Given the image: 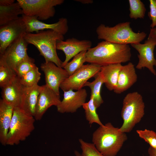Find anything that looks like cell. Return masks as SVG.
Wrapping results in <instances>:
<instances>
[{"mask_svg":"<svg viewBox=\"0 0 156 156\" xmlns=\"http://www.w3.org/2000/svg\"><path fill=\"white\" fill-rule=\"evenodd\" d=\"M95 79L91 82L87 81L84 86H88L91 90L90 97L93 98L94 102L97 108L103 103L101 94L102 86L104 83L103 79L100 71L95 77Z\"/></svg>","mask_w":156,"mask_h":156,"instance_id":"603a6c76","label":"cell"},{"mask_svg":"<svg viewBox=\"0 0 156 156\" xmlns=\"http://www.w3.org/2000/svg\"><path fill=\"white\" fill-rule=\"evenodd\" d=\"M35 120L34 116L26 114L20 108H14L6 145H18L25 141L34 130Z\"/></svg>","mask_w":156,"mask_h":156,"instance_id":"8992f818","label":"cell"},{"mask_svg":"<svg viewBox=\"0 0 156 156\" xmlns=\"http://www.w3.org/2000/svg\"><path fill=\"white\" fill-rule=\"evenodd\" d=\"M42 86L36 84L32 86H23L20 108L24 112L34 116L38 96Z\"/></svg>","mask_w":156,"mask_h":156,"instance_id":"e0dca14e","label":"cell"},{"mask_svg":"<svg viewBox=\"0 0 156 156\" xmlns=\"http://www.w3.org/2000/svg\"><path fill=\"white\" fill-rule=\"evenodd\" d=\"M75 1L83 4H92L93 3V1L92 0H75Z\"/></svg>","mask_w":156,"mask_h":156,"instance_id":"d590c367","label":"cell"},{"mask_svg":"<svg viewBox=\"0 0 156 156\" xmlns=\"http://www.w3.org/2000/svg\"><path fill=\"white\" fill-rule=\"evenodd\" d=\"M23 85L17 77L3 88L2 99L14 108L20 107Z\"/></svg>","mask_w":156,"mask_h":156,"instance_id":"d6986e66","label":"cell"},{"mask_svg":"<svg viewBox=\"0 0 156 156\" xmlns=\"http://www.w3.org/2000/svg\"><path fill=\"white\" fill-rule=\"evenodd\" d=\"M131 56L128 44H121L103 41L86 52V62L101 67L124 63L129 61Z\"/></svg>","mask_w":156,"mask_h":156,"instance_id":"6da1fadb","label":"cell"},{"mask_svg":"<svg viewBox=\"0 0 156 156\" xmlns=\"http://www.w3.org/2000/svg\"><path fill=\"white\" fill-rule=\"evenodd\" d=\"M21 8L16 2L7 6H0V26L12 21L23 15Z\"/></svg>","mask_w":156,"mask_h":156,"instance_id":"7402d4cb","label":"cell"},{"mask_svg":"<svg viewBox=\"0 0 156 156\" xmlns=\"http://www.w3.org/2000/svg\"><path fill=\"white\" fill-rule=\"evenodd\" d=\"M74 153L75 156H82L81 154L77 151L76 150L75 151Z\"/></svg>","mask_w":156,"mask_h":156,"instance_id":"8d00e7d4","label":"cell"},{"mask_svg":"<svg viewBox=\"0 0 156 156\" xmlns=\"http://www.w3.org/2000/svg\"><path fill=\"white\" fill-rule=\"evenodd\" d=\"M149 2L150 11L148 16L152 21L150 27L156 28V0H149Z\"/></svg>","mask_w":156,"mask_h":156,"instance_id":"1f68e13d","label":"cell"},{"mask_svg":"<svg viewBox=\"0 0 156 156\" xmlns=\"http://www.w3.org/2000/svg\"><path fill=\"white\" fill-rule=\"evenodd\" d=\"M14 108L5 102L0 100V142L6 145L7 135L13 115Z\"/></svg>","mask_w":156,"mask_h":156,"instance_id":"ffe728a7","label":"cell"},{"mask_svg":"<svg viewBox=\"0 0 156 156\" xmlns=\"http://www.w3.org/2000/svg\"><path fill=\"white\" fill-rule=\"evenodd\" d=\"M136 132L139 137L148 143L150 146L156 150V132L146 129L138 130Z\"/></svg>","mask_w":156,"mask_h":156,"instance_id":"4dcf8cb0","label":"cell"},{"mask_svg":"<svg viewBox=\"0 0 156 156\" xmlns=\"http://www.w3.org/2000/svg\"><path fill=\"white\" fill-rule=\"evenodd\" d=\"M41 75L38 68L36 66L19 78L23 86L30 87L38 84Z\"/></svg>","mask_w":156,"mask_h":156,"instance_id":"4316f807","label":"cell"},{"mask_svg":"<svg viewBox=\"0 0 156 156\" xmlns=\"http://www.w3.org/2000/svg\"><path fill=\"white\" fill-rule=\"evenodd\" d=\"M23 35L11 44L0 55V64L5 65L14 71L18 63L29 57L27 52L28 44Z\"/></svg>","mask_w":156,"mask_h":156,"instance_id":"9c48e42d","label":"cell"},{"mask_svg":"<svg viewBox=\"0 0 156 156\" xmlns=\"http://www.w3.org/2000/svg\"><path fill=\"white\" fill-rule=\"evenodd\" d=\"M101 68L99 66L90 63L83 65L66 79L61 84L60 88L64 92L81 89L89 79L96 76Z\"/></svg>","mask_w":156,"mask_h":156,"instance_id":"ba28073f","label":"cell"},{"mask_svg":"<svg viewBox=\"0 0 156 156\" xmlns=\"http://www.w3.org/2000/svg\"><path fill=\"white\" fill-rule=\"evenodd\" d=\"M148 38H151L156 39V28H151Z\"/></svg>","mask_w":156,"mask_h":156,"instance_id":"836d02e7","label":"cell"},{"mask_svg":"<svg viewBox=\"0 0 156 156\" xmlns=\"http://www.w3.org/2000/svg\"><path fill=\"white\" fill-rule=\"evenodd\" d=\"M129 2L130 18H143L146 10L144 3L140 0H129Z\"/></svg>","mask_w":156,"mask_h":156,"instance_id":"484cf974","label":"cell"},{"mask_svg":"<svg viewBox=\"0 0 156 156\" xmlns=\"http://www.w3.org/2000/svg\"><path fill=\"white\" fill-rule=\"evenodd\" d=\"M126 133L110 122L99 127L93 132L92 142L98 151L105 156H116L127 140Z\"/></svg>","mask_w":156,"mask_h":156,"instance_id":"7a4b0ae2","label":"cell"},{"mask_svg":"<svg viewBox=\"0 0 156 156\" xmlns=\"http://www.w3.org/2000/svg\"><path fill=\"white\" fill-rule=\"evenodd\" d=\"M21 17L26 25L27 33H32L34 31L37 32L44 30H52L64 35L68 30V21L65 18H59L55 23L47 24L39 20L35 16L23 15Z\"/></svg>","mask_w":156,"mask_h":156,"instance_id":"7c38bea8","label":"cell"},{"mask_svg":"<svg viewBox=\"0 0 156 156\" xmlns=\"http://www.w3.org/2000/svg\"><path fill=\"white\" fill-rule=\"evenodd\" d=\"M92 46V42L90 40H79L74 38H68L65 41H58L57 49L62 51L65 55L62 68H63L72 58L81 52L87 51L91 48Z\"/></svg>","mask_w":156,"mask_h":156,"instance_id":"9a60e30c","label":"cell"},{"mask_svg":"<svg viewBox=\"0 0 156 156\" xmlns=\"http://www.w3.org/2000/svg\"><path fill=\"white\" fill-rule=\"evenodd\" d=\"M122 65L121 64L109 65L102 66L100 71L104 83L110 91L116 88L120 72Z\"/></svg>","mask_w":156,"mask_h":156,"instance_id":"44dd1931","label":"cell"},{"mask_svg":"<svg viewBox=\"0 0 156 156\" xmlns=\"http://www.w3.org/2000/svg\"><path fill=\"white\" fill-rule=\"evenodd\" d=\"M87 51L81 52L75 56L73 60L68 62L64 67L69 76L81 67L86 62Z\"/></svg>","mask_w":156,"mask_h":156,"instance_id":"d4e9b609","label":"cell"},{"mask_svg":"<svg viewBox=\"0 0 156 156\" xmlns=\"http://www.w3.org/2000/svg\"><path fill=\"white\" fill-rule=\"evenodd\" d=\"M81 149L82 156H105L97 149L93 143L86 142L81 139H79Z\"/></svg>","mask_w":156,"mask_h":156,"instance_id":"f546056e","label":"cell"},{"mask_svg":"<svg viewBox=\"0 0 156 156\" xmlns=\"http://www.w3.org/2000/svg\"><path fill=\"white\" fill-rule=\"evenodd\" d=\"M145 107L140 94L137 92L128 93L123 100L121 116L123 122L119 131L126 133L130 132L143 117Z\"/></svg>","mask_w":156,"mask_h":156,"instance_id":"5b68a950","label":"cell"},{"mask_svg":"<svg viewBox=\"0 0 156 156\" xmlns=\"http://www.w3.org/2000/svg\"><path fill=\"white\" fill-rule=\"evenodd\" d=\"M35 108L34 117L36 120H41L47 109L51 106H57L60 103V96L46 84L42 86Z\"/></svg>","mask_w":156,"mask_h":156,"instance_id":"2e32d148","label":"cell"},{"mask_svg":"<svg viewBox=\"0 0 156 156\" xmlns=\"http://www.w3.org/2000/svg\"><path fill=\"white\" fill-rule=\"evenodd\" d=\"M82 106L84 110L86 119L90 125H91L94 123L99 126L103 125L100 120L96 112L97 108L94 105L93 97H90L88 101L84 103Z\"/></svg>","mask_w":156,"mask_h":156,"instance_id":"cb8c5ba5","label":"cell"},{"mask_svg":"<svg viewBox=\"0 0 156 156\" xmlns=\"http://www.w3.org/2000/svg\"><path fill=\"white\" fill-rule=\"evenodd\" d=\"M134 65L131 62L122 66L120 72L116 87L114 90L120 94L132 86L137 80Z\"/></svg>","mask_w":156,"mask_h":156,"instance_id":"ac0fdd59","label":"cell"},{"mask_svg":"<svg viewBox=\"0 0 156 156\" xmlns=\"http://www.w3.org/2000/svg\"><path fill=\"white\" fill-rule=\"evenodd\" d=\"M131 46L138 52V62L136 68L141 70L148 68L154 75L156 72L154 66H156V60L154 55V51L156 46V39L148 38L144 44H132Z\"/></svg>","mask_w":156,"mask_h":156,"instance_id":"30bf717a","label":"cell"},{"mask_svg":"<svg viewBox=\"0 0 156 156\" xmlns=\"http://www.w3.org/2000/svg\"><path fill=\"white\" fill-rule=\"evenodd\" d=\"M34 59L28 57L20 62L16 66L15 72L19 78L27 73L36 66Z\"/></svg>","mask_w":156,"mask_h":156,"instance_id":"f1b7e54d","label":"cell"},{"mask_svg":"<svg viewBox=\"0 0 156 156\" xmlns=\"http://www.w3.org/2000/svg\"><path fill=\"white\" fill-rule=\"evenodd\" d=\"M64 92L63 99L56 106L57 111L60 113L75 112L86 103L87 93L85 89Z\"/></svg>","mask_w":156,"mask_h":156,"instance_id":"5bb4252c","label":"cell"},{"mask_svg":"<svg viewBox=\"0 0 156 156\" xmlns=\"http://www.w3.org/2000/svg\"><path fill=\"white\" fill-rule=\"evenodd\" d=\"M96 32L99 39L121 44L140 43L147 35L144 31L134 32L129 21L120 23L112 27L101 24L96 28Z\"/></svg>","mask_w":156,"mask_h":156,"instance_id":"277c9868","label":"cell"},{"mask_svg":"<svg viewBox=\"0 0 156 156\" xmlns=\"http://www.w3.org/2000/svg\"><path fill=\"white\" fill-rule=\"evenodd\" d=\"M27 33L26 25L21 16L4 25L0 26V53L20 36Z\"/></svg>","mask_w":156,"mask_h":156,"instance_id":"8fae6325","label":"cell"},{"mask_svg":"<svg viewBox=\"0 0 156 156\" xmlns=\"http://www.w3.org/2000/svg\"><path fill=\"white\" fill-rule=\"evenodd\" d=\"M40 68L44 74L46 84L60 96V85L69 77L68 73L64 68L51 62L42 64Z\"/></svg>","mask_w":156,"mask_h":156,"instance_id":"4fadbf2b","label":"cell"},{"mask_svg":"<svg viewBox=\"0 0 156 156\" xmlns=\"http://www.w3.org/2000/svg\"><path fill=\"white\" fill-rule=\"evenodd\" d=\"M23 36L29 44L34 46L43 57L45 62H51L62 67L63 63L57 53V44L64 40V35L52 30L41 31L35 33H25Z\"/></svg>","mask_w":156,"mask_h":156,"instance_id":"3957f363","label":"cell"},{"mask_svg":"<svg viewBox=\"0 0 156 156\" xmlns=\"http://www.w3.org/2000/svg\"><path fill=\"white\" fill-rule=\"evenodd\" d=\"M15 3L14 0H0V6H7Z\"/></svg>","mask_w":156,"mask_h":156,"instance_id":"d6a6232c","label":"cell"},{"mask_svg":"<svg viewBox=\"0 0 156 156\" xmlns=\"http://www.w3.org/2000/svg\"><path fill=\"white\" fill-rule=\"evenodd\" d=\"M17 77L15 72L7 66L0 64V86L1 88L9 84Z\"/></svg>","mask_w":156,"mask_h":156,"instance_id":"83f0119b","label":"cell"},{"mask_svg":"<svg viewBox=\"0 0 156 156\" xmlns=\"http://www.w3.org/2000/svg\"><path fill=\"white\" fill-rule=\"evenodd\" d=\"M64 0H17L23 14L35 16L39 21L47 20L53 17L55 13L54 7L60 5Z\"/></svg>","mask_w":156,"mask_h":156,"instance_id":"52a82bcc","label":"cell"},{"mask_svg":"<svg viewBox=\"0 0 156 156\" xmlns=\"http://www.w3.org/2000/svg\"><path fill=\"white\" fill-rule=\"evenodd\" d=\"M149 156H156V150L150 146L148 150Z\"/></svg>","mask_w":156,"mask_h":156,"instance_id":"e575fe53","label":"cell"}]
</instances>
